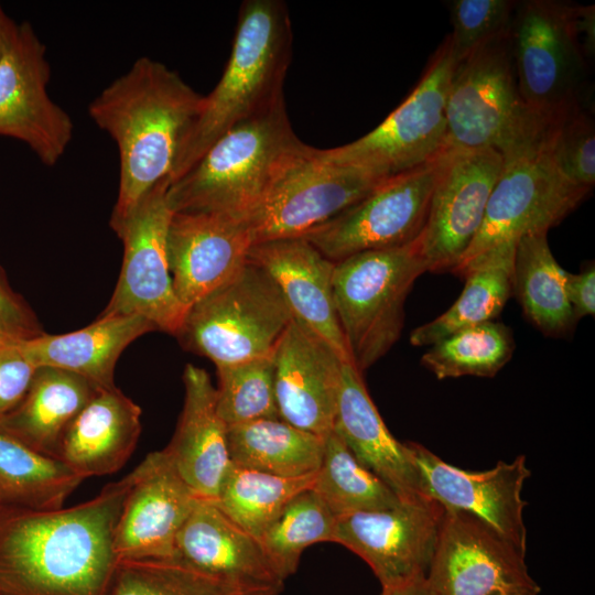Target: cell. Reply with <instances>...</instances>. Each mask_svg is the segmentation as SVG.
Listing matches in <instances>:
<instances>
[{
    "mask_svg": "<svg viewBox=\"0 0 595 595\" xmlns=\"http://www.w3.org/2000/svg\"><path fill=\"white\" fill-rule=\"evenodd\" d=\"M133 474L69 508L0 504V594L106 595L117 558L113 533Z\"/></svg>",
    "mask_w": 595,
    "mask_h": 595,
    "instance_id": "1",
    "label": "cell"
},
{
    "mask_svg": "<svg viewBox=\"0 0 595 595\" xmlns=\"http://www.w3.org/2000/svg\"><path fill=\"white\" fill-rule=\"evenodd\" d=\"M204 101L205 96L176 72L142 56L89 104L90 118L115 140L119 152L112 230L156 184L171 182Z\"/></svg>",
    "mask_w": 595,
    "mask_h": 595,
    "instance_id": "2",
    "label": "cell"
},
{
    "mask_svg": "<svg viewBox=\"0 0 595 595\" xmlns=\"http://www.w3.org/2000/svg\"><path fill=\"white\" fill-rule=\"evenodd\" d=\"M292 24L280 0L241 3L231 53L221 78L181 153L171 182L183 175L226 131L274 106L292 55ZM170 182V183H171Z\"/></svg>",
    "mask_w": 595,
    "mask_h": 595,
    "instance_id": "3",
    "label": "cell"
},
{
    "mask_svg": "<svg viewBox=\"0 0 595 595\" xmlns=\"http://www.w3.org/2000/svg\"><path fill=\"white\" fill-rule=\"evenodd\" d=\"M304 143L293 132L284 99L221 134L167 187L173 212L246 218Z\"/></svg>",
    "mask_w": 595,
    "mask_h": 595,
    "instance_id": "4",
    "label": "cell"
},
{
    "mask_svg": "<svg viewBox=\"0 0 595 595\" xmlns=\"http://www.w3.org/2000/svg\"><path fill=\"white\" fill-rule=\"evenodd\" d=\"M445 119L444 152L490 148L506 160L540 143L548 119L521 99L509 33L455 63Z\"/></svg>",
    "mask_w": 595,
    "mask_h": 595,
    "instance_id": "5",
    "label": "cell"
},
{
    "mask_svg": "<svg viewBox=\"0 0 595 595\" xmlns=\"http://www.w3.org/2000/svg\"><path fill=\"white\" fill-rule=\"evenodd\" d=\"M424 272L420 237L399 248L365 251L335 262V309L350 361L360 372L399 339L404 302Z\"/></svg>",
    "mask_w": 595,
    "mask_h": 595,
    "instance_id": "6",
    "label": "cell"
},
{
    "mask_svg": "<svg viewBox=\"0 0 595 595\" xmlns=\"http://www.w3.org/2000/svg\"><path fill=\"white\" fill-rule=\"evenodd\" d=\"M292 320L272 278L246 261L187 309L175 336L185 349L219 367L273 355Z\"/></svg>",
    "mask_w": 595,
    "mask_h": 595,
    "instance_id": "7",
    "label": "cell"
},
{
    "mask_svg": "<svg viewBox=\"0 0 595 595\" xmlns=\"http://www.w3.org/2000/svg\"><path fill=\"white\" fill-rule=\"evenodd\" d=\"M575 3L527 0L516 3L509 31L521 99L550 118L585 107L588 62L575 32Z\"/></svg>",
    "mask_w": 595,
    "mask_h": 595,
    "instance_id": "8",
    "label": "cell"
},
{
    "mask_svg": "<svg viewBox=\"0 0 595 595\" xmlns=\"http://www.w3.org/2000/svg\"><path fill=\"white\" fill-rule=\"evenodd\" d=\"M455 67L447 35L431 56L419 83L404 101L361 138L321 154L336 164L387 178L425 164L444 152L445 107Z\"/></svg>",
    "mask_w": 595,
    "mask_h": 595,
    "instance_id": "9",
    "label": "cell"
},
{
    "mask_svg": "<svg viewBox=\"0 0 595 595\" xmlns=\"http://www.w3.org/2000/svg\"><path fill=\"white\" fill-rule=\"evenodd\" d=\"M383 180L328 161L320 149L304 143L245 218L252 245L304 237L359 202Z\"/></svg>",
    "mask_w": 595,
    "mask_h": 595,
    "instance_id": "10",
    "label": "cell"
},
{
    "mask_svg": "<svg viewBox=\"0 0 595 595\" xmlns=\"http://www.w3.org/2000/svg\"><path fill=\"white\" fill-rule=\"evenodd\" d=\"M443 153L387 177L359 202L303 238L333 262L413 242L424 229Z\"/></svg>",
    "mask_w": 595,
    "mask_h": 595,
    "instance_id": "11",
    "label": "cell"
},
{
    "mask_svg": "<svg viewBox=\"0 0 595 595\" xmlns=\"http://www.w3.org/2000/svg\"><path fill=\"white\" fill-rule=\"evenodd\" d=\"M170 181L156 184L113 231L123 242L116 289L100 315H138L158 331L178 332L186 310L177 300L169 268L166 238L173 210Z\"/></svg>",
    "mask_w": 595,
    "mask_h": 595,
    "instance_id": "12",
    "label": "cell"
},
{
    "mask_svg": "<svg viewBox=\"0 0 595 595\" xmlns=\"http://www.w3.org/2000/svg\"><path fill=\"white\" fill-rule=\"evenodd\" d=\"M589 192L564 177L540 143L504 160L482 226L455 269L502 242L548 234Z\"/></svg>",
    "mask_w": 595,
    "mask_h": 595,
    "instance_id": "13",
    "label": "cell"
},
{
    "mask_svg": "<svg viewBox=\"0 0 595 595\" xmlns=\"http://www.w3.org/2000/svg\"><path fill=\"white\" fill-rule=\"evenodd\" d=\"M524 558V551L485 521L445 509L426 581L436 595L539 594Z\"/></svg>",
    "mask_w": 595,
    "mask_h": 595,
    "instance_id": "14",
    "label": "cell"
},
{
    "mask_svg": "<svg viewBox=\"0 0 595 595\" xmlns=\"http://www.w3.org/2000/svg\"><path fill=\"white\" fill-rule=\"evenodd\" d=\"M502 165L501 154L490 148L443 153L420 235L426 271L453 272L458 266L482 226Z\"/></svg>",
    "mask_w": 595,
    "mask_h": 595,
    "instance_id": "15",
    "label": "cell"
},
{
    "mask_svg": "<svg viewBox=\"0 0 595 595\" xmlns=\"http://www.w3.org/2000/svg\"><path fill=\"white\" fill-rule=\"evenodd\" d=\"M46 47L33 26L18 23L0 58V136L26 143L47 166L55 165L69 144L74 125L48 93Z\"/></svg>",
    "mask_w": 595,
    "mask_h": 595,
    "instance_id": "16",
    "label": "cell"
},
{
    "mask_svg": "<svg viewBox=\"0 0 595 595\" xmlns=\"http://www.w3.org/2000/svg\"><path fill=\"white\" fill-rule=\"evenodd\" d=\"M444 507L430 498L336 520L333 541L360 556L382 589L426 577L436 549Z\"/></svg>",
    "mask_w": 595,
    "mask_h": 595,
    "instance_id": "17",
    "label": "cell"
},
{
    "mask_svg": "<svg viewBox=\"0 0 595 595\" xmlns=\"http://www.w3.org/2000/svg\"><path fill=\"white\" fill-rule=\"evenodd\" d=\"M416 464L422 493L445 509L470 513L527 552V529L521 498L531 472L526 456L498 462L493 468L472 472L444 462L425 446L408 442Z\"/></svg>",
    "mask_w": 595,
    "mask_h": 595,
    "instance_id": "18",
    "label": "cell"
},
{
    "mask_svg": "<svg viewBox=\"0 0 595 595\" xmlns=\"http://www.w3.org/2000/svg\"><path fill=\"white\" fill-rule=\"evenodd\" d=\"M132 474L113 533L117 561L174 560L176 536L201 499L163 450L150 453Z\"/></svg>",
    "mask_w": 595,
    "mask_h": 595,
    "instance_id": "19",
    "label": "cell"
},
{
    "mask_svg": "<svg viewBox=\"0 0 595 595\" xmlns=\"http://www.w3.org/2000/svg\"><path fill=\"white\" fill-rule=\"evenodd\" d=\"M273 359L279 418L326 437L333 431L337 413L342 357L320 335L293 318Z\"/></svg>",
    "mask_w": 595,
    "mask_h": 595,
    "instance_id": "20",
    "label": "cell"
},
{
    "mask_svg": "<svg viewBox=\"0 0 595 595\" xmlns=\"http://www.w3.org/2000/svg\"><path fill=\"white\" fill-rule=\"evenodd\" d=\"M252 238L245 218L209 212H173L166 238L175 295L187 311L229 280L247 261Z\"/></svg>",
    "mask_w": 595,
    "mask_h": 595,
    "instance_id": "21",
    "label": "cell"
},
{
    "mask_svg": "<svg viewBox=\"0 0 595 595\" xmlns=\"http://www.w3.org/2000/svg\"><path fill=\"white\" fill-rule=\"evenodd\" d=\"M247 261L272 278L293 318L325 339L344 361H350L334 303L335 262L303 237L255 244Z\"/></svg>",
    "mask_w": 595,
    "mask_h": 595,
    "instance_id": "22",
    "label": "cell"
},
{
    "mask_svg": "<svg viewBox=\"0 0 595 595\" xmlns=\"http://www.w3.org/2000/svg\"><path fill=\"white\" fill-rule=\"evenodd\" d=\"M182 413L169 445L163 448L172 466L201 499L215 502L231 462L228 426L217 412V393L203 368L186 365Z\"/></svg>",
    "mask_w": 595,
    "mask_h": 595,
    "instance_id": "23",
    "label": "cell"
},
{
    "mask_svg": "<svg viewBox=\"0 0 595 595\" xmlns=\"http://www.w3.org/2000/svg\"><path fill=\"white\" fill-rule=\"evenodd\" d=\"M333 430L354 456L402 501L426 498L408 442H399L390 433L366 389L361 372L351 361L343 364Z\"/></svg>",
    "mask_w": 595,
    "mask_h": 595,
    "instance_id": "24",
    "label": "cell"
},
{
    "mask_svg": "<svg viewBox=\"0 0 595 595\" xmlns=\"http://www.w3.org/2000/svg\"><path fill=\"white\" fill-rule=\"evenodd\" d=\"M221 578L282 589L260 541L215 502L199 500L175 539V559Z\"/></svg>",
    "mask_w": 595,
    "mask_h": 595,
    "instance_id": "25",
    "label": "cell"
},
{
    "mask_svg": "<svg viewBox=\"0 0 595 595\" xmlns=\"http://www.w3.org/2000/svg\"><path fill=\"white\" fill-rule=\"evenodd\" d=\"M141 409L117 387L99 389L67 426L58 459L84 479L119 470L136 448Z\"/></svg>",
    "mask_w": 595,
    "mask_h": 595,
    "instance_id": "26",
    "label": "cell"
},
{
    "mask_svg": "<svg viewBox=\"0 0 595 595\" xmlns=\"http://www.w3.org/2000/svg\"><path fill=\"white\" fill-rule=\"evenodd\" d=\"M158 331L138 315H99L90 325L60 335L43 333L19 342L36 367L63 369L101 389L115 388L113 372L125 348L145 333Z\"/></svg>",
    "mask_w": 595,
    "mask_h": 595,
    "instance_id": "27",
    "label": "cell"
},
{
    "mask_svg": "<svg viewBox=\"0 0 595 595\" xmlns=\"http://www.w3.org/2000/svg\"><path fill=\"white\" fill-rule=\"evenodd\" d=\"M99 389L76 374L37 367L25 396L0 422V429L31 448L58 459L67 426Z\"/></svg>",
    "mask_w": 595,
    "mask_h": 595,
    "instance_id": "28",
    "label": "cell"
},
{
    "mask_svg": "<svg viewBox=\"0 0 595 595\" xmlns=\"http://www.w3.org/2000/svg\"><path fill=\"white\" fill-rule=\"evenodd\" d=\"M517 241H506L478 255L453 272L465 285L447 311L410 334L413 346H432L467 327L494 321L512 293V270Z\"/></svg>",
    "mask_w": 595,
    "mask_h": 595,
    "instance_id": "29",
    "label": "cell"
},
{
    "mask_svg": "<svg viewBox=\"0 0 595 595\" xmlns=\"http://www.w3.org/2000/svg\"><path fill=\"white\" fill-rule=\"evenodd\" d=\"M325 437L281 419H262L228 426L231 464L281 477L317 473Z\"/></svg>",
    "mask_w": 595,
    "mask_h": 595,
    "instance_id": "30",
    "label": "cell"
},
{
    "mask_svg": "<svg viewBox=\"0 0 595 595\" xmlns=\"http://www.w3.org/2000/svg\"><path fill=\"white\" fill-rule=\"evenodd\" d=\"M566 274L552 255L547 232L517 240L512 292L528 320L547 336H564L577 322L566 294Z\"/></svg>",
    "mask_w": 595,
    "mask_h": 595,
    "instance_id": "31",
    "label": "cell"
},
{
    "mask_svg": "<svg viewBox=\"0 0 595 595\" xmlns=\"http://www.w3.org/2000/svg\"><path fill=\"white\" fill-rule=\"evenodd\" d=\"M83 480L61 459L31 448L0 429V504L61 509Z\"/></svg>",
    "mask_w": 595,
    "mask_h": 595,
    "instance_id": "32",
    "label": "cell"
},
{
    "mask_svg": "<svg viewBox=\"0 0 595 595\" xmlns=\"http://www.w3.org/2000/svg\"><path fill=\"white\" fill-rule=\"evenodd\" d=\"M280 588L239 583L176 560L117 561L106 595H279Z\"/></svg>",
    "mask_w": 595,
    "mask_h": 595,
    "instance_id": "33",
    "label": "cell"
},
{
    "mask_svg": "<svg viewBox=\"0 0 595 595\" xmlns=\"http://www.w3.org/2000/svg\"><path fill=\"white\" fill-rule=\"evenodd\" d=\"M315 477H281L230 464L215 504L259 540L298 494L313 487Z\"/></svg>",
    "mask_w": 595,
    "mask_h": 595,
    "instance_id": "34",
    "label": "cell"
},
{
    "mask_svg": "<svg viewBox=\"0 0 595 595\" xmlns=\"http://www.w3.org/2000/svg\"><path fill=\"white\" fill-rule=\"evenodd\" d=\"M312 488L336 518L388 509L402 501L354 456L334 430L325 437L323 459Z\"/></svg>",
    "mask_w": 595,
    "mask_h": 595,
    "instance_id": "35",
    "label": "cell"
},
{
    "mask_svg": "<svg viewBox=\"0 0 595 595\" xmlns=\"http://www.w3.org/2000/svg\"><path fill=\"white\" fill-rule=\"evenodd\" d=\"M513 349L510 328L489 321L433 344L421 363L441 380L464 376L491 378L511 359Z\"/></svg>",
    "mask_w": 595,
    "mask_h": 595,
    "instance_id": "36",
    "label": "cell"
},
{
    "mask_svg": "<svg viewBox=\"0 0 595 595\" xmlns=\"http://www.w3.org/2000/svg\"><path fill=\"white\" fill-rule=\"evenodd\" d=\"M337 518L313 489L298 494L259 538L282 581L295 573L303 551L316 542L333 541Z\"/></svg>",
    "mask_w": 595,
    "mask_h": 595,
    "instance_id": "37",
    "label": "cell"
},
{
    "mask_svg": "<svg viewBox=\"0 0 595 595\" xmlns=\"http://www.w3.org/2000/svg\"><path fill=\"white\" fill-rule=\"evenodd\" d=\"M217 412L227 426L280 419L273 355L216 367Z\"/></svg>",
    "mask_w": 595,
    "mask_h": 595,
    "instance_id": "38",
    "label": "cell"
},
{
    "mask_svg": "<svg viewBox=\"0 0 595 595\" xmlns=\"http://www.w3.org/2000/svg\"><path fill=\"white\" fill-rule=\"evenodd\" d=\"M540 145L564 177L592 190L595 183V126L585 107H574L548 118Z\"/></svg>",
    "mask_w": 595,
    "mask_h": 595,
    "instance_id": "39",
    "label": "cell"
},
{
    "mask_svg": "<svg viewBox=\"0 0 595 595\" xmlns=\"http://www.w3.org/2000/svg\"><path fill=\"white\" fill-rule=\"evenodd\" d=\"M510 0H454L448 2L453 32L450 35L455 63L482 45L510 31L516 8Z\"/></svg>",
    "mask_w": 595,
    "mask_h": 595,
    "instance_id": "40",
    "label": "cell"
},
{
    "mask_svg": "<svg viewBox=\"0 0 595 595\" xmlns=\"http://www.w3.org/2000/svg\"><path fill=\"white\" fill-rule=\"evenodd\" d=\"M36 368L19 342L0 343V422L23 399Z\"/></svg>",
    "mask_w": 595,
    "mask_h": 595,
    "instance_id": "41",
    "label": "cell"
},
{
    "mask_svg": "<svg viewBox=\"0 0 595 595\" xmlns=\"http://www.w3.org/2000/svg\"><path fill=\"white\" fill-rule=\"evenodd\" d=\"M43 333L33 311L10 288L0 269V336L8 340L21 342Z\"/></svg>",
    "mask_w": 595,
    "mask_h": 595,
    "instance_id": "42",
    "label": "cell"
},
{
    "mask_svg": "<svg viewBox=\"0 0 595 595\" xmlns=\"http://www.w3.org/2000/svg\"><path fill=\"white\" fill-rule=\"evenodd\" d=\"M566 294L573 314L580 318L595 313V270L594 266L580 273L566 274Z\"/></svg>",
    "mask_w": 595,
    "mask_h": 595,
    "instance_id": "43",
    "label": "cell"
},
{
    "mask_svg": "<svg viewBox=\"0 0 595 595\" xmlns=\"http://www.w3.org/2000/svg\"><path fill=\"white\" fill-rule=\"evenodd\" d=\"M595 7H575V32L587 62L594 56L595 51Z\"/></svg>",
    "mask_w": 595,
    "mask_h": 595,
    "instance_id": "44",
    "label": "cell"
},
{
    "mask_svg": "<svg viewBox=\"0 0 595 595\" xmlns=\"http://www.w3.org/2000/svg\"><path fill=\"white\" fill-rule=\"evenodd\" d=\"M381 595H436L426 577L416 578L402 585L383 588Z\"/></svg>",
    "mask_w": 595,
    "mask_h": 595,
    "instance_id": "45",
    "label": "cell"
},
{
    "mask_svg": "<svg viewBox=\"0 0 595 595\" xmlns=\"http://www.w3.org/2000/svg\"><path fill=\"white\" fill-rule=\"evenodd\" d=\"M18 23L10 19L0 6V58L14 34Z\"/></svg>",
    "mask_w": 595,
    "mask_h": 595,
    "instance_id": "46",
    "label": "cell"
},
{
    "mask_svg": "<svg viewBox=\"0 0 595 595\" xmlns=\"http://www.w3.org/2000/svg\"><path fill=\"white\" fill-rule=\"evenodd\" d=\"M494 595H539V594L528 593V592H508V593H497Z\"/></svg>",
    "mask_w": 595,
    "mask_h": 595,
    "instance_id": "47",
    "label": "cell"
},
{
    "mask_svg": "<svg viewBox=\"0 0 595 595\" xmlns=\"http://www.w3.org/2000/svg\"><path fill=\"white\" fill-rule=\"evenodd\" d=\"M4 340H8V339H6V338H3V337L0 336V343H1V342H4Z\"/></svg>",
    "mask_w": 595,
    "mask_h": 595,
    "instance_id": "48",
    "label": "cell"
},
{
    "mask_svg": "<svg viewBox=\"0 0 595 595\" xmlns=\"http://www.w3.org/2000/svg\"><path fill=\"white\" fill-rule=\"evenodd\" d=\"M0 595H4V594H0Z\"/></svg>",
    "mask_w": 595,
    "mask_h": 595,
    "instance_id": "49",
    "label": "cell"
}]
</instances>
